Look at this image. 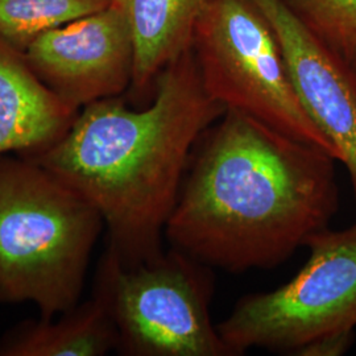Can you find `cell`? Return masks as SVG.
Segmentation results:
<instances>
[{
    "label": "cell",
    "mask_w": 356,
    "mask_h": 356,
    "mask_svg": "<svg viewBox=\"0 0 356 356\" xmlns=\"http://www.w3.org/2000/svg\"><path fill=\"white\" fill-rule=\"evenodd\" d=\"M334 163L314 144L226 110L194 148L164 235L209 268L277 267L337 213Z\"/></svg>",
    "instance_id": "obj_1"
},
{
    "label": "cell",
    "mask_w": 356,
    "mask_h": 356,
    "mask_svg": "<svg viewBox=\"0 0 356 356\" xmlns=\"http://www.w3.org/2000/svg\"><path fill=\"white\" fill-rule=\"evenodd\" d=\"M225 111L204 89L191 49L159 74L148 107L132 110L120 97L90 103L60 140L23 157L89 201L108 232L107 248L138 264L164 252L191 154Z\"/></svg>",
    "instance_id": "obj_2"
},
{
    "label": "cell",
    "mask_w": 356,
    "mask_h": 356,
    "mask_svg": "<svg viewBox=\"0 0 356 356\" xmlns=\"http://www.w3.org/2000/svg\"><path fill=\"white\" fill-rule=\"evenodd\" d=\"M104 223L48 169L0 156V304L32 302L41 318L76 307Z\"/></svg>",
    "instance_id": "obj_3"
},
{
    "label": "cell",
    "mask_w": 356,
    "mask_h": 356,
    "mask_svg": "<svg viewBox=\"0 0 356 356\" xmlns=\"http://www.w3.org/2000/svg\"><path fill=\"white\" fill-rule=\"evenodd\" d=\"M213 292L209 267L178 250L124 264L107 248L92 296L113 319L123 355L235 356L211 322Z\"/></svg>",
    "instance_id": "obj_4"
},
{
    "label": "cell",
    "mask_w": 356,
    "mask_h": 356,
    "mask_svg": "<svg viewBox=\"0 0 356 356\" xmlns=\"http://www.w3.org/2000/svg\"><path fill=\"white\" fill-rule=\"evenodd\" d=\"M191 49L207 94L338 160L334 145L306 114L294 90L280 44L251 0H207Z\"/></svg>",
    "instance_id": "obj_5"
},
{
    "label": "cell",
    "mask_w": 356,
    "mask_h": 356,
    "mask_svg": "<svg viewBox=\"0 0 356 356\" xmlns=\"http://www.w3.org/2000/svg\"><path fill=\"white\" fill-rule=\"evenodd\" d=\"M310 257L288 284L243 297L216 325L235 356L252 347L294 355L322 335L356 327V226L322 229L305 243Z\"/></svg>",
    "instance_id": "obj_6"
},
{
    "label": "cell",
    "mask_w": 356,
    "mask_h": 356,
    "mask_svg": "<svg viewBox=\"0 0 356 356\" xmlns=\"http://www.w3.org/2000/svg\"><path fill=\"white\" fill-rule=\"evenodd\" d=\"M40 81L76 110L131 88L134 44L114 4L51 29L23 51Z\"/></svg>",
    "instance_id": "obj_7"
},
{
    "label": "cell",
    "mask_w": 356,
    "mask_h": 356,
    "mask_svg": "<svg viewBox=\"0 0 356 356\" xmlns=\"http://www.w3.org/2000/svg\"><path fill=\"white\" fill-rule=\"evenodd\" d=\"M251 1L277 38L306 114L334 145L338 160L347 168L356 201L355 69L313 35L284 0Z\"/></svg>",
    "instance_id": "obj_8"
},
{
    "label": "cell",
    "mask_w": 356,
    "mask_h": 356,
    "mask_svg": "<svg viewBox=\"0 0 356 356\" xmlns=\"http://www.w3.org/2000/svg\"><path fill=\"white\" fill-rule=\"evenodd\" d=\"M79 110L58 98L0 38V156H31L60 140Z\"/></svg>",
    "instance_id": "obj_9"
},
{
    "label": "cell",
    "mask_w": 356,
    "mask_h": 356,
    "mask_svg": "<svg viewBox=\"0 0 356 356\" xmlns=\"http://www.w3.org/2000/svg\"><path fill=\"white\" fill-rule=\"evenodd\" d=\"M207 0H111L124 15L134 44L131 88L136 97L154 90L168 65L191 51Z\"/></svg>",
    "instance_id": "obj_10"
},
{
    "label": "cell",
    "mask_w": 356,
    "mask_h": 356,
    "mask_svg": "<svg viewBox=\"0 0 356 356\" xmlns=\"http://www.w3.org/2000/svg\"><path fill=\"white\" fill-rule=\"evenodd\" d=\"M118 348V331L97 297L58 319H28L0 338V356H103Z\"/></svg>",
    "instance_id": "obj_11"
},
{
    "label": "cell",
    "mask_w": 356,
    "mask_h": 356,
    "mask_svg": "<svg viewBox=\"0 0 356 356\" xmlns=\"http://www.w3.org/2000/svg\"><path fill=\"white\" fill-rule=\"evenodd\" d=\"M110 4L111 0H0V38L23 51L40 35Z\"/></svg>",
    "instance_id": "obj_12"
},
{
    "label": "cell",
    "mask_w": 356,
    "mask_h": 356,
    "mask_svg": "<svg viewBox=\"0 0 356 356\" xmlns=\"http://www.w3.org/2000/svg\"><path fill=\"white\" fill-rule=\"evenodd\" d=\"M313 35L356 70V0H284Z\"/></svg>",
    "instance_id": "obj_13"
},
{
    "label": "cell",
    "mask_w": 356,
    "mask_h": 356,
    "mask_svg": "<svg viewBox=\"0 0 356 356\" xmlns=\"http://www.w3.org/2000/svg\"><path fill=\"white\" fill-rule=\"evenodd\" d=\"M355 342V330L338 331L322 335L301 347L297 356L344 355Z\"/></svg>",
    "instance_id": "obj_14"
}]
</instances>
